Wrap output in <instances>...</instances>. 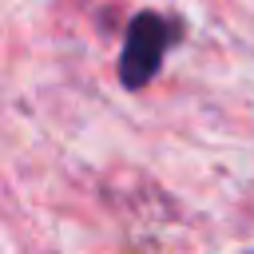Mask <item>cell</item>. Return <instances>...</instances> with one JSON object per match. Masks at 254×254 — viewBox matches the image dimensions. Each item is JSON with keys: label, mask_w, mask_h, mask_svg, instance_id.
<instances>
[{"label": "cell", "mask_w": 254, "mask_h": 254, "mask_svg": "<svg viewBox=\"0 0 254 254\" xmlns=\"http://www.w3.org/2000/svg\"><path fill=\"white\" fill-rule=\"evenodd\" d=\"M167 44H171V28H167L155 12L135 16V24H131V32H127V44H123V60H119V64H123V67H119L123 83H127V87H143V83L155 75Z\"/></svg>", "instance_id": "6da1fadb"}]
</instances>
